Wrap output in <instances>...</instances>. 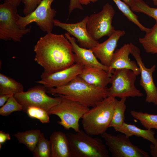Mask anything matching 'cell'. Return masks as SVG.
<instances>
[{
    "mask_svg": "<svg viewBox=\"0 0 157 157\" xmlns=\"http://www.w3.org/2000/svg\"><path fill=\"white\" fill-rule=\"evenodd\" d=\"M88 16H86L81 21L75 23H67L55 19L54 25L65 30L76 38L81 47L92 49L99 43L94 40L88 32L87 28Z\"/></svg>",
    "mask_w": 157,
    "mask_h": 157,
    "instance_id": "4fadbf2b",
    "label": "cell"
},
{
    "mask_svg": "<svg viewBox=\"0 0 157 157\" xmlns=\"http://www.w3.org/2000/svg\"><path fill=\"white\" fill-rule=\"evenodd\" d=\"M130 54L129 43L125 44L115 51L109 67V73L112 74L114 69H125L132 71L137 76L140 74V69L137 62L130 60Z\"/></svg>",
    "mask_w": 157,
    "mask_h": 157,
    "instance_id": "e0dca14e",
    "label": "cell"
},
{
    "mask_svg": "<svg viewBox=\"0 0 157 157\" xmlns=\"http://www.w3.org/2000/svg\"><path fill=\"white\" fill-rule=\"evenodd\" d=\"M116 99L107 97L84 115L82 124L85 132L95 136L106 132L113 116Z\"/></svg>",
    "mask_w": 157,
    "mask_h": 157,
    "instance_id": "3957f363",
    "label": "cell"
},
{
    "mask_svg": "<svg viewBox=\"0 0 157 157\" xmlns=\"http://www.w3.org/2000/svg\"><path fill=\"white\" fill-rule=\"evenodd\" d=\"M24 88L21 83L13 78L0 74V94H15L23 92Z\"/></svg>",
    "mask_w": 157,
    "mask_h": 157,
    "instance_id": "7402d4cb",
    "label": "cell"
},
{
    "mask_svg": "<svg viewBox=\"0 0 157 157\" xmlns=\"http://www.w3.org/2000/svg\"><path fill=\"white\" fill-rule=\"evenodd\" d=\"M130 8L132 11L142 13L152 17L157 24V8L150 7L143 0H136Z\"/></svg>",
    "mask_w": 157,
    "mask_h": 157,
    "instance_id": "83f0119b",
    "label": "cell"
},
{
    "mask_svg": "<svg viewBox=\"0 0 157 157\" xmlns=\"http://www.w3.org/2000/svg\"><path fill=\"white\" fill-rule=\"evenodd\" d=\"M150 153L153 157H157V136L156 137V142L154 144H151L150 146Z\"/></svg>",
    "mask_w": 157,
    "mask_h": 157,
    "instance_id": "836d02e7",
    "label": "cell"
},
{
    "mask_svg": "<svg viewBox=\"0 0 157 157\" xmlns=\"http://www.w3.org/2000/svg\"><path fill=\"white\" fill-rule=\"evenodd\" d=\"M130 113L132 116L139 120L146 129H157V114H152L132 110Z\"/></svg>",
    "mask_w": 157,
    "mask_h": 157,
    "instance_id": "d4e9b609",
    "label": "cell"
},
{
    "mask_svg": "<svg viewBox=\"0 0 157 157\" xmlns=\"http://www.w3.org/2000/svg\"><path fill=\"white\" fill-rule=\"evenodd\" d=\"M126 98L118 100L116 99L113 116L109 127H113L115 130L125 122V113L126 109Z\"/></svg>",
    "mask_w": 157,
    "mask_h": 157,
    "instance_id": "cb8c5ba5",
    "label": "cell"
},
{
    "mask_svg": "<svg viewBox=\"0 0 157 157\" xmlns=\"http://www.w3.org/2000/svg\"><path fill=\"white\" fill-rule=\"evenodd\" d=\"M42 0H22L24 4L23 13L26 16L32 12Z\"/></svg>",
    "mask_w": 157,
    "mask_h": 157,
    "instance_id": "4dcf8cb0",
    "label": "cell"
},
{
    "mask_svg": "<svg viewBox=\"0 0 157 157\" xmlns=\"http://www.w3.org/2000/svg\"><path fill=\"white\" fill-rule=\"evenodd\" d=\"M51 157H71L69 142L64 132L55 131L51 135L49 140Z\"/></svg>",
    "mask_w": 157,
    "mask_h": 157,
    "instance_id": "d6986e66",
    "label": "cell"
},
{
    "mask_svg": "<svg viewBox=\"0 0 157 157\" xmlns=\"http://www.w3.org/2000/svg\"><path fill=\"white\" fill-rule=\"evenodd\" d=\"M47 88L43 85H38L26 92L16 94L14 96L22 105L25 112L29 107L36 106L43 109L49 113L52 108L61 101L62 98L58 96L54 98L49 96L47 94Z\"/></svg>",
    "mask_w": 157,
    "mask_h": 157,
    "instance_id": "30bf717a",
    "label": "cell"
},
{
    "mask_svg": "<svg viewBox=\"0 0 157 157\" xmlns=\"http://www.w3.org/2000/svg\"><path fill=\"white\" fill-rule=\"evenodd\" d=\"M41 133L40 130L32 129L18 132L13 135L19 143L25 145L28 149L32 152L37 145Z\"/></svg>",
    "mask_w": 157,
    "mask_h": 157,
    "instance_id": "44dd1931",
    "label": "cell"
},
{
    "mask_svg": "<svg viewBox=\"0 0 157 157\" xmlns=\"http://www.w3.org/2000/svg\"><path fill=\"white\" fill-rule=\"evenodd\" d=\"M115 13L113 6L107 3L99 12L88 16L87 28L94 40L97 41L104 36L109 37L115 31L112 22Z\"/></svg>",
    "mask_w": 157,
    "mask_h": 157,
    "instance_id": "9c48e42d",
    "label": "cell"
},
{
    "mask_svg": "<svg viewBox=\"0 0 157 157\" xmlns=\"http://www.w3.org/2000/svg\"><path fill=\"white\" fill-rule=\"evenodd\" d=\"M157 7V5L156 6Z\"/></svg>",
    "mask_w": 157,
    "mask_h": 157,
    "instance_id": "ab89813d",
    "label": "cell"
},
{
    "mask_svg": "<svg viewBox=\"0 0 157 157\" xmlns=\"http://www.w3.org/2000/svg\"><path fill=\"white\" fill-rule=\"evenodd\" d=\"M99 0H79L81 5H87L90 3L91 2L94 3Z\"/></svg>",
    "mask_w": 157,
    "mask_h": 157,
    "instance_id": "8d00e7d4",
    "label": "cell"
},
{
    "mask_svg": "<svg viewBox=\"0 0 157 157\" xmlns=\"http://www.w3.org/2000/svg\"><path fill=\"white\" fill-rule=\"evenodd\" d=\"M61 101L50 110L49 115H54L59 117L60 120L57 122L66 130L70 129L77 132L80 130L79 122L84 115L90 109L80 103L64 97Z\"/></svg>",
    "mask_w": 157,
    "mask_h": 157,
    "instance_id": "5b68a950",
    "label": "cell"
},
{
    "mask_svg": "<svg viewBox=\"0 0 157 157\" xmlns=\"http://www.w3.org/2000/svg\"><path fill=\"white\" fill-rule=\"evenodd\" d=\"M153 2L154 5H157V0H152Z\"/></svg>",
    "mask_w": 157,
    "mask_h": 157,
    "instance_id": "f35d334b",
    "label": "cell"
},
{
    "mask_svg": "<svg viewBox=\"0 0 157 157\" xmlns=\"http://www.w3.org/2000/svg\"><path fill=\"white\" fill-rule=\"evenodd\" d=\"M125 33L124 30H115L107 40L102 43H99L91 49L103 64L109 67L119 40Z\"/></svg>",
    "mask_w": 157,
    "mask_h": 157,
    "instance_id": "2e32d148",
    "label": "cell"
},
{
    "mask_svg": "<svg viewBox=\"0 0 157 157\" xmlns=\"http://www.w3.org/2000/svg\"><path fill=\"white\" fill-rule=\"evenodd\" d=\"M119 9L130 21L137 26L140 30L146 33L149 32L151 28H147L139 21L138 17L133 12L130 7L121 0H113Z\"/></svg>",
    "mask_w": 157,
    "mask_h": 157,
    "instance_id": "484cf974",
    "label": "cell"
},
{
    "mask_svg": "<svg viewBox=\"0 0 157 157\" xmlns=\"http://www.w3.org/2000/svg\"><path fill=\"white\" fill-rule=\"evenodd\" d=\"M139 41L147 53L157 54V24L143 37L139 38Z\"/></svg>",
    "mask_w": 157,
    "mask_h": 157,
    "instance_id": "603a6c76",
    "label": "cell"
},
{
    "mask_svg": "<svg viewBox=\"0 0 157 157\" xmlns=\"http://www.w3.org/2000/svg\"><path fill=\"white\" fill-rule=\"evenodd\" d=\"M54 0H42L35 9L28 15L22 16L19 15L17 22L22 29L26 28L29 24L35 23L43 31L51 33L54 25L56 11L51 7Z\"/></svg>",
    "mask_w": 157,
    "mask_h": 157,
    "instance_id": "ba28073f",
    "label": "cell"
},
{
    "mask_svg": "<svg viewBox=\"0 0 157 157\" xmlns=\"http://www.w3.org/2000/svg\"><path fill=\"white\" fill-rule=\"evenodd\" d=\"M23 109L22 105L17 101L13 95L0 108V115L6 116L14 112L23 110Z\"/></svg>",
    "mask_w": 157,
    "mask_h": 157,
    "instance_id": "f1b7e54d",
    "label": "cell"
},
{
    "mask_svg": "<svg viewBox=\"0 0 157 157\" xmlns=\"http://www.w3.org/2000/svg\"><path fill=\"white\" fill-rule=\"evenodd\" d=\"M76 9L81 10L83 9L79 0H70L69 5V13L70 14L74 10Z\"/></svg>",
    "mask_w": 157,
    "mask_h": 157,
    "instance_id": "1f68e13d",
    "label": "cell"
},
{
    "mask_svg": "<svg viewBox=\"0 0 157 157\" xmlns=\"http://www.w3.org/2000/svg\"><path fill=\"white\" fill-rule=\"evenodd\" d=\"M113 157H149L145 151L134 145L124 134L112 135L105 132L101 135Z\"/></svg>",
    "mask_w": 157,
    "mask_h": 157,
    "instance_id": "8fae6325",
    "label": "cell"
},
{
    "mask_svg": "<svg viewBox=\"0 0 157 157\" xmlns=\"http://www.w3.org/2000/svg\"><path fill=\"white\" fill-rule=\"evenodd\" d=\"M84 67L75 63L70 67L51 74L41 75L40 80L36 82L41 84L47 88L65 85L81 73Z\"/></svg>",
    "mask_w": 157,
    "mask_h": 157,
    "instance_id": "5bb4252c",
    "label": "cell"
},
{
    "mask_svg": "<svg viewBox=\"0 0 157 157\" xmlns=\"http://www.w3.org/2000/svg\"><path fill=\"white\" fill-rule=\"evenodd\" d=\"M11 137L9 134L6 133L2 131H0V148L1 145L7 140H10Z\"/></svg>",
    "mask_w": 157,
    "mask_h": 157,
    "instance_id": "d6a6232c",
    "label": "cell"
},
{
    "mask_svg": "<svg viewBox=\"0 0 157 157\" xmlns=\"http://www.w3.org/2000/svg\"><path fill=\"white\" fill-rule=\"evenodd\" d=\"M123 2L131 7L134 4L136 0H122Z\"/></svg>",
    "mask_w": 157,
    "mask_h": 157,
    "instance_id": "74e56055",
    "label": "cell"
},
{
    "mask_svg": "<svg viewBox=\"0 0 157 157\" xmlns=\"http://www.w3.org/2000/svg\"><path fill=\"white\" fill-rule=\"evenodd\" d=\"M137 76L132 71L127 69H115L113 71L108 88L107 97L123 98L141 97L143 95L135 85Z\"/></svg>",
    "mask_w": 157,
    "mask_h": 157,
    "instance_id": "52a82bcc",
    "label": "cell"
},
{
    "mask_svg": "<svg viewBox=\"0 0 157 157\" xmlns=\"http://www.w3.org/2000/svg\"><path fill=\"white\" fill-rule=\"evenodd\" d=\"M129 44L130 54L135 59L140 69V83L145 92V101L157 105V88L154 82L152 76L156 65H154L149 68L147 67L142 60L140 49L131 43Z\"/></svg>",
    "mask_w": 157,
    "mask_h": 157,
    "instance_id": "7c38bea8",
    "label": "cell"
},
{
    "mask_svg": "<svg viewBox=\"0 0 157 157\" xmlns=\"http://www.w3.org/2000/svg\"><path fill=\"white\" fill-rule=\"evenodd\" d=\"M108 88L93 86L78 76L67 84L59 87L47 88V93L60 95L77 101L88 107H94L107 97Z\"/></svg>",
    "mask_w": 157,
    "mask_h": 157,
    "instance_id": "7a4b0ae2",
    "label": "cell"
},
{
    "mask_svg": "<svg viewBox=\"0 0 157 157\" xmlns=\"http://www.w3.org/2000/svg\"><path fill=\"white\" fill-rule=\"evenodd\" d=\"M64 35L71 44L75 63L79 64L83 67L102 69L110 73L109 67L97 60L91 49L80 46L76 43L75 39L71 36L68 33H65Z\"/></svg>",
    "mask_w": 157,
    "mask_h": 157,
    "instance_id": "9a60e30c",
    "label": "cell"
},
{
    "mask_svg": "<svg viewBox=\"0 0 157 157\" xmlns=\"http://www.w3.org/2000/svg\"><path fill=\"white\" fill-rule=\"evenodd\" d=\"M13 95L14 94H0V106H3L9 98Z\"/></svg>",
    "mask_w": 157,
    "mask_h": 157,
    "instance_id": "e575fe53",
    "label": "cell"
},
{
    "mask_svg": "<svg viewBox=\"0 0 157 157\" xmlns=\"http://www.w3.org/2000/svg\"><path fill=\"white\" fill-rule=\"evenodd\" d=\"M17 7L5 0L0 5V39L20 42L22 38L29 33L31 27L22 29L18 25L19 14Z\"/></svg>",
    "mask_w": 157,
    "mask_h": 157,
    "instance_id": "8992f818",
    "label": "cell"
},
{
    "mask_svg": "<svg viewBox=\"0 0 157 157\" xmlns=\"http://www.w3.org/2000/svg\"><path fill=\"white\" fill-rule=\"evenodd\" d=\"M29 117L38 119L42 123L50 122L48 113L43 109L36 106H30L25 111Z\"/></svg>",
    "mask_w": 157,
    "mask_h": 157,
    "instance_id": "f546056e",
    "label": "cell"
},
{
    "mask_svg": "<svg viewBox=\"0 0 157 157\" xmlns=\"http://www.w3.org/2000/svg\"><path fill=\"white\" fill-rule=\"evenodd\" d=\"M34 157H51V148L49 140L41 133L35 149L32 152Z\"/></svg>",
    "mask_w": 157,
    "mask_h": 157,
    "instance_id": "4316f807",
    "label": "cell"
},
{
    "mask_svg": "<svg viewBox=\"0 0 157 157\" xmlns=\"http://www.w3.org/2000/svg\"><path fill=\"white\" fill-rule=\"evenodd\" d=\"M34 51V60L44 69L42 75L64 69L75 63L71 44L63 34L47 33L39 39Z\"/></svg>",
    "mask_w": 157,
    "mask_h": 157,
    "instance_id": "6da1fadb",
    "label": "cell"
},
{
    "mask_svg": "<svg viewBox=\"0 0 157 157\" xmlns=\"http://www.w3.org/2000/svg\"><path fill=\"white\" fill-rule=\"evenodd\" d=\"M115 131L120 132L129 138L132 136L141 137L144 140L149 141L153 144H154L156 142L155 132L152 129H141L134 125L128 124L124 122Z\"/></svg>",
    "mask_w": 157,
    "mask_h": 157,
    "instance_id": "ffe728a7",
    "label": "cell"
},
{
    "mask_svg": "<svg viewBox=\"0 0 157 157\" xmlns=\"http://www.w3.org/2000/svg\"><path fill=\"white\" fill-rule=\"evenodd\" d=\"M110 74L102 69L84 67L78 76L88 84L96 87L104 88L109 83Z\"/></svg>",
    "mask_w": 157,
    "mask_h": 157,
    "instance_id": "ac0fdd59",
    "label": "cell"
},
{
    "mask_svg": "<svg viewBox=\"0 0 157 157\" xmlns=\"http://www.w3.org/2000/svg\"><path fill=\"white\" fill-rule=\"evenodd\" d=\"M71 157H109L105 145L100 138H94L84 131L66 134Z\"/></svg>",
    "mask_w": 157,
    "mask_h": 157,
    "instance_id": "277c9868",
    "label": "cell"
},
{
    "mask_svg": "<svg viewBox=\"0 0 157 157\" xmlns=\"http://www.w3.org/2000/svg\"><path fill=\"white\" fill-rule=\"evenodd\" d=\"M8 2L13 4L16 7H17L21 2L22 1V0H5Z\"/></svg>",
    "mask_w": 157,
    "mask_h": 157,
    "instance_id": "d590c367",
    "label": "cell"
}]
</instances>
